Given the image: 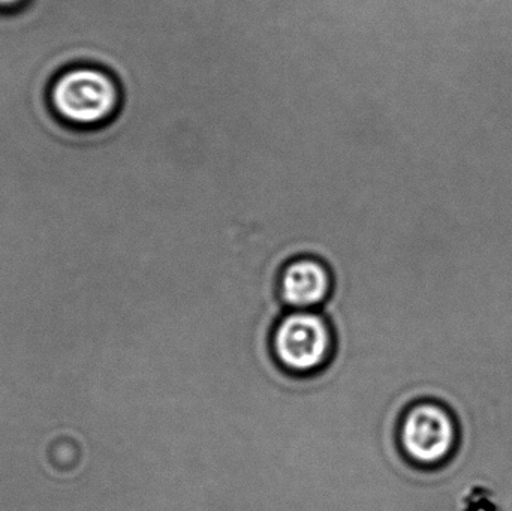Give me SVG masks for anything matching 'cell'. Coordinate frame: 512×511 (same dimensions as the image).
I'll use <instances>...</instances> for the list:
<instances>
[{"instance_id": "6da1fadb", "label": "cell", "mask_w": 512, "mask_h": 511, "mask_svg": "<svg viewBox=\"0 0 512 511\" xmlns=\"http://www.w3.org/2000/svg\"><path fill=\"white\" fill-rule=\"evenodd\" d=\"M125 93L119 78L95 63H78L51 81L48 102L54 116L69 128L93 131L111 125L122 111Z\"/></svg>"}, {"instance_id": "7a4b0ae2", "label": "cell", "mask_w": 512, "mask_h": 511, "mask_svg": "<svg viewBox=\"0 0 512 511\" xmlns=\"http://www.w3.org/2000/svg\"><path fill=\"white\" fill-rule=\"evenodd\" d=\"M397 440L411 464L435 470L447 465L459 449V420L447 404L415 402L400 417Z\"/></svg>"}, {"instance_id": "3957f363", "label": "cell", "mask_w": 512, "mask_h": 511, "mask_svg": "<svg viewBox=\"0 0 512 511\" xmlns=\"http://www.w3.org/2000/svg\"><path fill=\"white\" fill-rule=\"evenodd\" d=\"M333 350L330 320L318 311H288L271 332L274 359L291 374L310 375L325 368Z\"/></svg>"}, {"instance_id": "277c9868", "label": "cell", "mask_w": 512, "mask_h": 511, "mask_svg": "<svg viewBox=\"0 0 512 511\" xmlns=\"http://www.w3.org/2000/svg\"><path fill=\"white\" fill-rule=\"evenodd\" d=\"M334 290L336 273L321 255H292L277 272L276 296L289 311H316L330 302Z\"/></svg>"}]
</instances>
